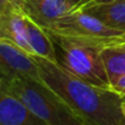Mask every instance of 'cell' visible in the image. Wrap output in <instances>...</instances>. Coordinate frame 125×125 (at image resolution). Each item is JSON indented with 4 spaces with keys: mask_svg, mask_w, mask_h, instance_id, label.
<instances>
[{
    "mask_svg": "<svg viewBox=\"0 0 125 125\" xmlns=\"http://www.w3.org/2000/svg\"><path fill=\"white\" fill-rule=\"evenodd\" d=\"M46 31L51 34L87 42L101 47L125 42V31L111 28L81 10L71 11L62 17Z\"/></svg>",
    "mask_w": 125,
    "mask_h": 125,
    "instance_id": "277c9868",
    "label": "cell"
},
{
    "mask_svg": "<svg viewBox=\"0 0 125 125\" xmlns=\"http://www.w3.org/2000/svg\"><path fill=\"white\" fill-rule=\"evenodd\" d=\"M67 1H68L69 4L71 6L73 11H75V10H80V9H82L83 7L90 4L93 0H67Z\"/></svg>",
    "mask_w": 125,
    "mask_h": 125,
    "instance_id": "4fadbf2b",
    "label": "cell"
},
{
    "mask_svg": "<svg viewBox=\"0 0 125 125\" xmlns=\"http://www.w3.org/2000/svg\"><path fill=\"white\" fill-rule=\"evenodd\" d=\"M122 113H123V116L125 119V101L124 100L122 101Z\"/></svg>",
    "mask_w": 125,
    "mask_h": 125,
    "instance_id": "2e32d148",
    "label": "cell"
},
{
    "mask_svg": "<svg viewBox=\"0 0 125 125\" xmlns=\"http://www.w3.org/2000/svg\"><path fill=\"white\" fill-rule=\"evenodd\" d=\"M111 88H112L114 91H116L120 95L123 97V95L125 94V75L123 76V77L120 78L116 82H114V83L111 86Z\"/></svg>",
    "mask_w": 125,
    "mask_h": 125,
    "instance_id": "7c38bea8",
    "label": "cell"
},
{
    "mask_svg": "<svg viewBox=\"0 0 125 125\" xmlns=\"http://www.w3.org/2000/svg\"><path fill=\"white\" fill-rule=\"evenodd\" d=\"M50 35L55 44L57 64L89 83L111 88L101 56L103 47L51 33Z\"/></svg>",
    "mask_w": 125,
    "mask_h": 125,
    "instance_id": "3957f363",
    "label": "cell"
},
{
    "mask_svg": "<svg viewBox=\"0 0 125 125\" xmlns=\"http://www.w3.org/2000/svg\"><path fill=\"white\" fill-rule=\"evenodd\" d=\"M0 125H47L33 114L17 97L6 93L0 97Z\"/></svg>",
    "mask_w": 125,
    "mask_h": 125,
    "instance_id": "ba28073f",
    "label": "cell"
},
{
    "mask_svg": "<svg viewBox=\"0 0 125 125\" xmlns=\"http://www.w3.org/2000/svg\"><path fill=\"white\" fill-rule=\"evenodd\" d=\"M26 31L29 44L33 55L57 62L55 44L50 33L29 17H26Z\"/></svg>",
    "mask_w": 125,
    "mask_h": 125,
    "instance_id": "30bf717a",
    "label": "cell"
},
{
    "mask_svg": "<svg viewBox=\"0 0 125 125\" xmlns=\"http://www.w3.org/2000/svg\"><path fill=\"white\" fill-rule=\"evenodd\" d=\"M0 41L13 44L33 55L28 40L26 17L11 1L8 8L0 13Z\"/></svg>",
    "mask_w": 125,
    "mask_h": 125,
    "instance_id": "52a82bcc",
    "label": "cell"
},
{
    "mask_svg": "<svg viewBox=\"0 0 125 125\" xmlns=\"http://www.w3.org/2000/svg\"><path fill=\"white\" fill-rule=\"evenodd\" d=\"M80 10L99 19L111 28L125 31V0L90 3Z\"/></svg>",
    "mask_w": 125,
    "mask_h": 125,
    "instance_id": "9c48e42d",
    "label": "cell"
},
{
    "mask_svg": "<svg viewBox=\"0 0 125 125\" xmlns=\"http://www.w3.org/2000/svg\"><path fill=\"white\" fill-rule=\"evenodd\" d=\"M7 87H8L7 81L3 79V78L0 77V97L7 93Z\"/></svg>",
    "mask_w": 125,
    "mask_h": 125,
    "instance_id": "5bb4252c",
    "label": "cell"
},
{
    "mask_svg": "<svg viewBox=\"0 0 125 125\" xmlns=\"http://www.w3.org/2000/svg\"><path fill=\"white\" fill-rule=\"evenodd\" d=\"M101 56L112 86L125 75V42L103 47L101 51Z\"/></svg>",
    "mask_w": 125,
    "mask_h": 125,
    "instance_id": "8fae6325",
    "label": "cell"
},
{
    "mask_svg": "<svg viewBox=\"0 0 125 125\" xmlns=\"http://www.w3.org/2000/svg\"><path fill=\"white\" fill-rule=\"evenodd\" d=\"M26 17L46 29L73 11L67 0H10Z\"/></svg>",
    "mask_w": 125,
    "mask_h": 125,
    "instance_id": "8992f818",
    "label": "cell"
},
{
    "mask_svg": "<svg viewBox=\"0 0 125 125\" xmlns=\"http://www.w3.org/2000/svg\"><path fill=\"white\" fill-rule=\"evenodd\" d=\"M9 4H10V0H0V13L3 12Z\"/></svg>",
    "mask_w": 125,
    "mask_h": 125,
    "instance_id": "9a60e30c",
    "label": "cell"
},
{
    "mask_svg": "<svg viewBox=\"0 0 125 125\" xmlns=\"http://www.w3.org/2000/svg\"><path fill=\"white\" fill-rule=\"evenodd\" d=\"M108 1H113V0H93L91 3H98V2H108Z\"/></svg>",
    "mask_w": 125,
    "mask_h": 125,
    "instance_id": "e0dca14e",
    "label": "cell"
},
{
    "mask_svg": "<svg viewBox=\"0 0 125 125\" xmlns=\"http://www.w3.org/2000/svg\"><path fill=\"white\" fill-rule=\"evenodd\" d=\"M122 98H123V100L125 101V94H124V95H123V97H122Z\"/></svg>",
    "mask_w": 125,
    "mask_h": 125,
    "instance_id": "ac0fdd59",
    "label": "cell"
},
{
    "mask_svg": "<svg viewBox=\"0 0 125 125\" xmlns=\"http://www.w3.org/2000/svg\"><path fill=\"white\" fill-rule=\"evenodd\" d=\"M34 58L42 81L88 125H125L122 113L123 98L116 91L89 83L50 59L40 56Z\"/></svg>",
    "mask_w": 125,
    "mask_h": 125,
    "instance_id": "6da1fadb",
    "label": "cell"
},
{
    "mask_svg": "<svg viewBox=\"0 0 125 125\" xmlns=\"http://www.w3.org/2000/svg\"><path fill=\"white\" fill-rule=\"evenodd\" d=\"M7 93L17 97L47 125H88L43 81L19 78L8 82Z\"/></svg>",
    "mask_w": 125,
    "mask_h": 125,
    "instance_id": "7a4b0ae2",
    "label": "cell"
},
{
    "mask_svg": "<svg viewBox=\"0 0 125 125\" xmlns=\"http://www.w3.org/2000/svg\"><path fill=\"white\" fill-rule=\"evenodd\" d=\"M0 77L7 83L19 78L42 81L39 65L34 56L3 41H0Z\"/></svg>",
    "mask_w": 125,
    "mask_h": 125,
    "instance_id": "5b68a950",
    "label": "cell"
}]
</instances>
